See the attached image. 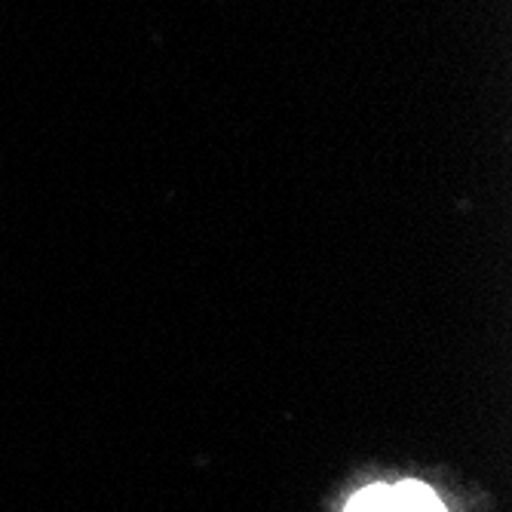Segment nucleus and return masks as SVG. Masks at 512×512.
Masks as SVG:
<instances>
[{"label": "nucleus", "mask_w": 512, "mask_h": 512, "mask_svg": "<svg viewBox=\"0 0 512 512\" xmlns=\"http://www.w3.org/2000/svg\"><path fill=\"white\" fill-rule=\"evenodd\" d=\"M347 512H396L393 506V485H371L359 491L350 503Z\"/></svg>", "instance_id": "obj_2"}, {"label": "nucleus", "mask_w": 512, "mask_h": 512, "mask_svg": "<svg viewBox=\"0 0 512 512\" xmlns=\"http://www.w3.org/2000/svg\"><path fill=\"white\" fill-rule=\"evenodd\" d=\"M393 506L396 512H445V503L436 497L433 488L411 479L393 485Z\"/></svg>", "instance_id": "obj_1"}]
</instances>
